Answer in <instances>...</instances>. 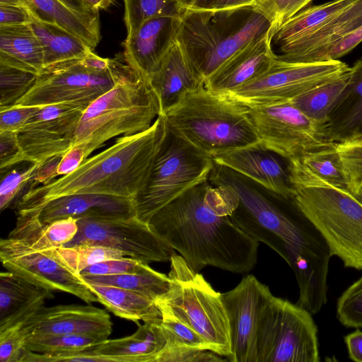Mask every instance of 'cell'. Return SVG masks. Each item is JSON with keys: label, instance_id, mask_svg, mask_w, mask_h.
I'll return each instance as SVG.
<instances>
[{"label": "cell", "instance_id": "obj_1", "mask_svg": "<svg viewBox=\"0 0 362 362\" xmlns=\"http://www.w3.org/2000/svg\"><path fill=\"white\" fill-rule=\"evenodd\" d=\"M213 185L231 189L230 216L244 232L277 252L293 269L299 287L296 303L316 314L327 301L332 256L325 239L291 198L274 192L229 168L214 163Z\"/></svg>", "mask_w": 362, "mask_h": 362}, {"label": "cell", "instance_id": "obj_2", "mask_svg": "<svg viewBox=\"0 0 362 362\" xmlns=\"http://www.w3.org/2000/svg\"><path fill=\"white\" fill-rule=\"evenodd\" d=\"M230 211L229 187L208 180L167 204L148 223L195 272L211 266L245 274L257 262L259 242L233 222Z\"/></svg>", "mask_w": 362, "mask_h": 362}, {"label": "cell", "instance_id": "obj_3", "mask_svg": "<svg viewBox=\"0 0 362 362\" xmlns=\"http://www.w3.org/2000/svg\"><path fill=\"white\" fill-rule=\"evenodd\" d=\"M166 130L160 115L147 130L119 136L107 148L88 157L71 173L47 185L29 188L17 202V211L75 194L134 199L148 177Z\"/></svg>", "mask_w": 362, "mask_h": 362}, {"label": "cell", "instance_id": "obj_4", "mask_svg": "<svg viewBox=\"0 0 362 362\" xmlns=\"http://www.w3.org/2000/svg\"><path fill=\"white\" fill-rule=\"evenodd\" d=\"M162 115L168 129L211 157L260 143L248 105L205 86L188 93Z\"/></svg>", "mask_w": 362, "mask_h": 362}, {"label": "cell", "instance_id": "obj_5", "mask_svg": "<svg viewBox=\"0 0 362 362\" xmlns=\"http://www.w3.org/2000/svg\"><path fill=\"white\" fill-rule=\"evenodd\" d=\"M160 115L149 79L129 66L122 56L114 86L83 111L74 146H81L88 158L112 138L147 130Z\"/></svg>", "mask_w": 362, "mask_h": 362}, {"label": "cell", "instance_id": "obj_6", "mask_svg": "<svg viewBox=\"0 0 362 362\" xmlns=\"http://www.w3.org/2000/svg\"><path fill=\"white\" fill-rule=\"evenodd\" d=\"M271 30V23L253 6L191 10L180 13L176 37L205 83L233 56Z\"/></svg>", "mask_w": 362, "mask_h": 362}, {"label": "cell", "instance_id": "obj_7", "mask_svg": "<svg viewBox=\"0 0 362 362\" xmlns=\"http://www.w3.org/2000/svg\"><path fill=\"white\" fill-rule=\"evenodd\" d=\"M170 263L169 290L156 301L160 312L192 328L208 342L211 351L227 359L232 352L231 341L221 293L216 291L180 255L174 252Z\"/></svg>", "mask_w": 362, "mask_h": 362}, {"label": "cell", "instance_id": "obj_8", "mask_svg": "<svg viewBox=\"0 0 362 362\" xmlns=\"http://www.w3.org/2000/svg\"><path fill=\"white\" fill-rule=\"evenodd\" d=\"M291 199L311 221L344 266L362 270V204L347 189L292 185Z\"/></svg>", "mask_w": 362, "mask_h": 362}, {"label": "cell", "instance_id": "obj_9", "mask_svg": "<svg viewBox=\"0 0 362 362\" xmlns=\"http://www.w3.org/2000/svg\"><path fill=\"white\" fill-rule=\"evenodd\" d=\"M214 165L211 156L167 128L148 177L134 199L135 216L148 223L167 204L208 180Z\"/></svg>", "mask_w": 362, "mask_h": 362}, {"label": "cell", "instance_id": "obj_10", "mask_svg": "<svg viewBox=\"0 0 362 362\" xmlns=\"http://www.w3.org/2000/svg\"><path fill=\"white\" fill-rule=\"evenodd\" d=\"M317 327L312 314L272 296L257 327V362H319Z\"/></svg>", "mask_w": 362, "mask_h": 362}, {"label": "cell", "instance_id": "obj_11", "mask_svg": "<svg viewBox=\"0 0 362 362\" xmlns=\"http://www.w3.org/2000/svg\"><path fill=\"white\" fill-rule=\"evenodd\" d=\"M247 105L260 144L288 160L334 143L327 124L311 119L291 100Z\"/></svg>", "mask_w": 362, "mask_h": 362}, {"label": "cell", "instance_id": "obj_12", "mask_svg": "<svg viewBox=\"0 0 362 362\" xmlns=\"http://www.w3.org/2000/svg\"><path fill=\"white\" fill-rule=\"evenodd\" d=\"M0 259L6 270L37 286L71 293L88 304L98 302L81 276L64 262L55 247L33 238L8 235L0 241Z\"/></svg>", "mask_w": 362, "mask_h": 362}, {"label": "cell", "instance_id": "obj_13", "mask_svg": "<svg viewBox=\"0 0 362 362\" xmlns=\"http://www.w3.org/2000/svg\"><path fill=\"white\" fill-rule=\"evenodd\" d=\"M120 57L112 59L107 69H96L82 59L45 70L30 90L14 105L42 107L70 104L86 108L115 84Z\"/></svg>", "mask_w": 362, "mask_h": 362}, {"label": "cell", "instance_id": "obj_14", "mask_svg": "<svg viewBox=\"0 0 362 362\" xmlns=\"http://www.w3.org/2000/svg\"><path fill=\"white\" fill-rule=\"evenodd\" d=\"M76 220L78 232L64 247L104 246L147 264L170 262L175 252L148 223L141 221L136 216L83 217Z\"/></svg>", "mask_w": 362, "mask_h": 362}, {"label": "cell", "instance_id": "obj_15", "mask_svg": "<svg viewBox=\"0 0 362 362\" xmlns=\"http://www.w3.org/2000/svg\"><path fill=\"white\" fill-rule=\"evenodd\" d=\"M349 69L339 59L291 62L276 58L265 73L227 94L246 105L291 100Z\"/></svg>", "mask_w": 362, "mask_h": 362}, {"label": "cell", "instance_id": "obj_16", "mask_svg": "<svg viewBox=\"0 0 362 362\" xmlns=\"http://www.w3.org/2000/svg\"><path fill=\"white\" fill-rule=\"evenodd\" d=\"M86 108L58 104L40 107L17 134L23 162L42 163L74 146Z\"/></svg>", "mask_w": 362, "mask_h": 362}, {"label": "cell", "instance_id": "obj_17", "mask_svg": "<svg viewBox=\"0 0 362 362\" xmlns=\"http://www.w3.org/2000/svg\"><path fill=\"white\" fill-rule=\"evenodd\" d=\"M254 275L245 276L232 290L221 293L230 333V362H257V334L261 311L272 296Z\"/></svg>", "mask_w": 362, "mask_h": 362}, {"label": "cell", "instance_id": "obj_18", "mask_svg": "<svg viewBox=\"0 0 362 362\" xmlns=\"http://www.w3.org/2000/svg\"><path fill=\"white\" fill-rule=\"evenodd\" d=\"M180 21V13L153 16L127 33L123 42L126 63L150 79L175 39Z\"/></svg>", "mask_w": 362, "mask_h": 362}, {"label": "cell", "instance_id": "obj_19", "mask_svg": "<svg viewBox=\"0 0 362 362\" xmlns=\"http://www.w3.org/2000/svg\"><path fill=\"white\" fill-rule=\"evenodd\" d=\"M21 329L25 336L77 334L108 339L112 330V323L106 311L91 305L43 306L23 325Z\"/></svg>", "mask_w": 362, "mask_h": 362}, {"label": "cell", "instance_id": "obj_20", "mask_svg": "<svg viewBox=\"0 0 362 362\" xmlns=\"http://www.w3.org/2000/svg\"><path fill=\"white\" fill-rule=\"evenodd\" d=\"M215 163L226 166L265 188L291 198L288 160L260 143L212 156Z\"/></svg>", "mask_w": 362, "mask_h": 362}, {"label": "cell", "instance_id": "obj_21", "mask_svg": "<svg viewBox=\"0 0 362 362\" xmlns=\"http://www.w3.org/2000/svg\"><path fill=\"white\" fill-rule=\"evenodd\" d=\"M23 214L37 219L42 226L69 217H131L135 216L134 199L98 194L63 196L40 206L23 210Z\"/></svg>", "mask_w": 362, "mask_h": 362}, {"label": "cell", "instance_id": "obj_22", "mask_svg": "<svg viewBox=\"0 0 362 362\" xmlns=\"http://www.w3.org/2000/svg\"><path fill=\"white\" fill-rule=\"evenodd\" d=\"M276 58L269 33L233 56L206 80L204 86L214 92L230 93L265 73Z\"/></svg>", "mask_w": 362, "mask_h": 362}, {"label": "cell", "instance_id": "obj_23", "mask_svg": "<svg viewBox=\"0 0 362 362\" xmlns=\"http://www.w3.org/2000/svg\"><path fill=\"white\" fill-rule=\"evenodd\" d=\"M362 26V0H357L306 35L278 47L277 59L312 62L314 57L342 36Z\"/></svg>", "mask_w": 362, "mask_h": 362}, {"label": "cell", "instance_id": "obj_24", "mask_svg": "<svg viewBox=\"0 0 362 362\" xmlns=\"http://www.w3.org/2000/svg\"><path fill=\"white\" fill-rule=\"evenodd\" d=\"M149 81L158 98L161 115L178 103L188 93L204 86L177 37Z\"/></svg>", "mask_w": 362, "mask_h": 362}, {"label": "cell", "instance_id": "obj_25", "mask_svg": "<svg viewBox=\"0 0 362 362\" xmlns=\"http://www.w3.org/2000/svg\"><path fill=\"white\" fill-rule=\"evenodd\" d=\"M52 291L10 272L0 274V332L23 325L39 312Z\"/></svg>", "mask_w": 362, "mask_h": 362}, {"label": "cell", "instance_id": "obj_26", "mask_svg": "<svg viewBox=\"0 0 362 362\" xmlns=\"http://www.w3.org/2000/svg\"><path fill=\"white\" fill-rule=\"evenodd\" d=\"M161 319L139 324L132 335L115 339H106L93 352L108 356L113 362H156L166 344L160 325Z\"/></svg>", "mask_w": 362, "mask_h": 362}, {"label": "cell", "instance_id": "obj_27", "mask_svg": "<svg viewBox=\"0 0 362 362\" xmlns=\"http://www.w3.org/2000/svg\"><path fill=\"white\" fill-rule=\"evenodd\" d=\"M327 127L334 143L362 136V58L350 67L348 82L329 113Z\"/></svg>", "mask_w": 362, "mask_h": 362}, {"label": "cell", "instance_id": "obj_28", "mask_svg": "<svg viewBox=\"0 0 362 362\" xmlns=\"http://www.w3.org/2000/svg\"><path fill=\"white\" fill-rule=\"evenodd\" d=\"M288 170L291 185H329L349 190L336 143L288 160Z\"/></svg>", "mask_w": 362, "mask_h": 362}, {"label": "cell", "instance_id": "obj_29", "mask_svg": "<svg viewBox=\"0 0 362 362\" xmlns=\"http://www.w3.org/2000/svg\"><path fill=\"white\" fill-rule=\"evenodd\" d=\"M34 19L57 25L82 40L92 50L101 40L99 18L79 14L59 0H21Z\"/></svg>", "mask_w": 362, "mask_h": 362}, {"label": "cell", "instance_id": "obj_30", "mask_svg": "<svg viewBox=\"0 0 362 362\" xmlns=\"http://www.w3.org/2000/svg\"><path fill=\"white\" fill-rule=\"evenodd\" d=\"M0 64L37 76L43 72L42 49L30 24L0 26Z\"/></svg>", "mask_w": 362, "mask_h": 362}, {"label": "cell", "instance_id": "obj_31", "mask_svg": "<svg viewBox=\"0 0 362 362\" xmlns=\"http://www.w3.org/2000/svg\"><path fill=\"white\" fill-rule=\"evenodd\" d=\"M98 302L116 316L138 322L161 319V312L156 301L134 291L92 282H87Z\"/></svg>", "mask_w": 362, "mask_h": 362}, {"label": "cell", "instance_id": "obj_32", "mask_svg": "<svg viewBox=\"0 0 362 362\" xmlns=\"http://www.w3.org/2000/svg\"><path fill=\"white\" fill-rule=\"evenodd\" d=\"M30 25L42 49L44 71L82 59L93 51L82 40L57 25L33 18Z\"/></svg>", "mask_w": 362, "mask_h": 362}, {"label": "cell", "instance_id": "obj_33", "mask_svg": "<svg viewBox=\"0 0 362 362\" xmlns=\"http://www.w3.org/2000/svg\"><path fill=\"white\" fill-rule=\"evenodd\" d=\"M357 0H332L308 6L284 22L271 34L272 45L277 47L295 40L343 11Z\"/></svg>", "mask_w": 362, "mask_h": 362}, {"label": "cell", "instance_id": "obj_34", "mask_svg": "<svg viewBox=\"0 0 362 362\" xmlns=\"http://www.w3.org/2000/svg\"><path fill=\"white\" fill-rule=\"evenodd\" d=\"M349 71L296 97L292 103L311 119L327 124L329 113L346 86Z\"/></svg>", "mask_w": 362, "mask_h": 362}, {"label": "cell", "instance_id": "obj_35", "mask_svg": "<svg viewBox=\"0 0 362 362\" xmlns=\"http://www.w3.org/2000/svg\"><path fill=\"white\" fill-rule=\"evenodd\" d=\"M85 281L125 288L146 296L155 301L166 294L170 288L168 276L151 267L132 274L92 276L81 277Z\"/></svg>", "mask_w": 362, "mask_h": 362}, {"label": "cell", "instance_id": "obj_36", "mask_svg": "<svg viewBox=\"0 0 362 362\" xmlns=\"http://www.w3.org/2000/svg\"><path fill=\"white\" fill-rule=\"evenodd\" d=\"M106 339L105 337L92 334H27L25 347L35 353L62 355L93 349Z\"/></svg>", "mask_w": 362, "mask_h": 362}, {"label": "cell", "instance_id": "obj_37", "mask_svg": "<svg viewBox=\"0 0 362 362\" xmlns=\"http://www.w3.org/2000/svg\"><path fill=\"white\" fill-rule=\"evenodd\" d=\"M40 163L24 162L23 166L11 168L1 171L0 209L1 211L9 208L23 194L24 189L33 184V178Z\"/></svg>", "mask_w": 362, "mask_h": 362}, {"label": "cell", "instance_id": "obj_38", "mask_svg": "<svg viewBox=\"0 0 362 362\" xmlns=\"http://www.w3.org/2000/svg\"><path fill=\"white\" fill-rule=\"evenodd\" d=\"M57 249L64 262L78 275L96 263L126 257L119 251L100 245L62 246Z\"/></svg>", "mask_w": 362, "mask_h": 362}, {"label": "cell", "instance_id": "obj_39", "mask_svg": "<svg viewBox=\"0 0 362 362\" xmlns=\"http://www.w3.org/2000/svg\"><path fill=\"white\" fill-rule=\"evenodd\" d=\"M38 76L0 64V107L13 105L33 87Z\"/></svg>", "mask_w": 362, "mask_h": 362}, {"label": "cell", "instance_id": "obj_40", "mask_svg": "<svg viewBox=\"0 0 362 362\" xmlns=\"http://www.w3.org/2000/svg\"><path fill=\"white\" fill-rule=\"evenodd\" d=\"M124 4L127 33L151 17L180 13L175 0H124Z\"/></svg>", "mask_w": 362, "mask_h": 362}, {"label": "cell", "instance_id": "obj_41", "mask_svg": "<svg viewBox=\"0 0 362 362\" xmlns=\"http://www.w3.org/2000/svg\"><path fill=\"white\" fill-rule=\"evenodd\" d=\"M348 189L355 193L362 188V136L336 143Z\"/></svg>", "mask_w": 362, "mask_h": 362}, {"label": "cell", "instance_id": "obj_42", "mask_svg": "<svg viewBox=\"0 0 362 362\" xmlns=\"http://www.w3.org/2000/svg\"><path fill=\"white\" fill-rule=\"evenodd\" d=\"M161 315L160 325L167 344L210 350L208 342L192 328L166 313L161 312Z\"/></svg>", "mask_w": 362, "mask_h": 362}, {"label": "cell", "instance_id": "obj_43", "mask_svg": "<svg viewBox=\"0 0 362 362\" xmlns=\"http://www.w3.org/2000/svg\"><path fill=\"white\" fill-rule=\"evenodd\" d=\"M25 221L34 228L50 246L59 247L69 243L78 232L77 220L69 217L42 226L37 219L24 217Z\"/></svg>", "mask_w": 362, "mask_h": 362}, {"label": "cell", "instance_id": "obj_44", "mask_svg": "<svg viewBox=\"0 0 362 362\" xmlns=\"http://www.w3.org/2000/svg\"><path fill=\"white\" fill-rule=\"evenodd\" d=\"M337 316L346 327H362V276L339 298Z\"/></svg>", "mask_w": 362, "mask_h": 362}, {"label": "cell", "instance_id": "obj_45", "mask_svg": "<svg viewBox=\"0 0 362 362\" xmlns=\"http://www.w3.org/2000/svg\"><path fill=\"white\" fill-rule=\"evenodd\" d=\"M313 0H255L254 8L271 23L272 33L284 22L308 6Z\"/></svg>", "mask_w": 362, "mask_h": 362}, {"label": "cell", "instance_id": "obj_46", "mask_svg": "<svg viewBox=\"0 0 362 362\" xmlns=\"http://www.w3.org/2000/svg\"><path fill=\"white\" fill-rule=\"evenodd\" d=\"M148 264L132 257L110 259L91 265L81 272V277L139 273L148 269Z\"/></svg>", "mask_w": 362, "mask_h": 362}, {"label": "cell", "instance_id": "obj_47", "mask_svg": "<svg viewBox=\"0 0 362 362\" xmlns=\"http://www.w3.org/2000/svg\"><path fill=\"white\" fill-rule=\"evenodd\" d=\"M222 356L206 349L165 344L156 362H223Z\"/></svg>", "mask_w": 362, "mask_h": 362}, {"label": "cell", "instance_id": "obj_48", "mask_svg": "<svg viewBox=\"0 0 362 362\" xmlns=\"http://www.w3.org/2000/svg\"><path fill=\"white\" fill-rule=\"evenodd\" d=\"M40 107L11 105L0 107V132L18 134Z\"/></svg>", "mask_w": 362, "mask_h": 362}, {"label": "cell", "instance_id": "obj_49", "mask_svg": "<svg viewBox=\"0 0 362 362\" xmlns=\"http://www.w3.org/2000/svg\"><path fill=\"white\" fill-rule=\"evenodd\" d=\"M19 325L0 332V361L18 362L25 348V334Z\"/></svg>", "mask_w": 362, "mask_h": 362}, {"label": "cell", "instance_id": "obj_50", "mask_svg": "<svg viewBox=\"0 0 362 362\" xmlns=\"http://www.w3.org/2000/svg\"><path fill=\"white\" fill-rule=\"evenodd\" d=\"M362 42V26L339 38L317 54L313 62H322L339 58L349 53Z\"/></svg>", "mask_w": 362, "mask_h": 362}, {"label": "cell", "instance_id": "obj_51", "mask_svg": "<svg viewBox=\"0 0 362 362\" xmlns=\"http://www.w3.org/2000/svg\"><path fill=\"white\" fill-rule=\"evenodd\" d=\"M23 163L18 143L17 134L0 132V169H9Z\"/></svg>", "mask_w": 362, "mask_h": 362}, {"label": "cell", "instance_id": "obj_52", "mask_svg": "<svg viewBox=\"0 0 362 362\" xmlns=\"http://www.w3.org/2000/svg\"><path fill=\"white\" fill-rule=\"evenodd\" d=\"M33 16L23 6L0 5V26L30 24Z\"/></svg>", "mask_w": 362, "mask_h": 362}, {"label": "cell", "instance_id": "obj_53", "mask_svg": "<svg viewBox=\"0 0 362 362\" xmlns=\"http://www.w3.org/2000/svg\"><path fill=\"white\" fill-rule=\"evenodd\" d=\"M86 158L84 148L80 145L74 146L62 156L57 167V176H63L75 170Z\"/></svg>", "mask_w": 362, "mask_h": 362}, {"label": "cell", "instance_id": "obj_54", "mask_svg": "<svg viewBox=\"0 0 362 362\" xmlns=\"http://www.w3.org/2000/svg\"><path fill=\"white\" fill-rule=\"evenodd\" d=\"M62 156H54L40 163L30 187H33L34 184L47 185L54 180V178L57 177V170Z\"/></svg>", "mask_w": 362, "mask_h": 362}, {"label": "cell", "instance_id": "obj_55", "mask_svg": "<svg viewBox=\"0 0 362 362\" xmlns=\"http://www.w3.org/2000/svg\"><path fill=\"white\" fill-rule=\"evenodd\" d=\"M349 358L356 362H362V331L357 329L344 337Z\"/></svg>", "mask_w": 362, "mask_h": 362}, {"label": "cell", "instance_id": "obj_56", "mask_svg": "<svg viewBox=\"0 0 362 362\" xmlns=\"http://www.w3.org/2000/svg\"><path fill=\"white\" fill-rule=\"evenodd\" d=\"M255 0H213L204 8L209 11H225L254 6Z\"/></svg>", "mask_w": 362, "mask_h": 362}, {"label": "cell", "instance_id": "obj_57", "mask_svg": "<svg viewBox=\"0 0 362 362\" xmlns=\"http://www.w3.org/2000/svg\"><path fill=\"white\" fill-rule=\"evenodd\" d=\"M69 9L88 17L99 18V11L88 6L83 0H59Z\"/></svg>", "mask_w": 362, "mask_h": 362}, {"label": "cell", "instance_id": "obj_58", "mask_svg": "<svg viewBox=\"0 0 362 362\" xmlns=\"http://www.w3.org/2000/svg\"><path fill=\"white\" fill-rule=\"evenodd\" d=\"M213 0H175L180 13L185 11L201 10L206 8Z\"/></svg>", "mask_w": 362, "mask_h": 362}, {"label": "cell", "instance_id": "obj_59", "mask_svg": "<svg viewBox=\"0 0 362 362\" xmlns=\"http://www.w3.org/2000/svg\"><path fill=\"white\" fill-rule=\"evenodd\" d=\"M88 6L93 9L99 11L105 10L113 4L115 0H83Z\"/></svg>", "mask_w": 362, "mask_h": 362}, {"label": "cell", "instance_id": "obj_60", "mask_svg": "<svg viewBox=\"0 0 362 362\" xmlns=\"http://www.w3.org/2000/svg\"><path fill=\"white\" fill-rule=\"evenodd\" d=\"M0 5L23 6L21 0H0Z\"/></svg>", "mask_w": 362, "mask_h": 362}, {"label": "cell", "instance_id": "obj_61", "mask_svg": "<svg viewBox=\"0 0 362 362\" xmlns=\"http://www.w3.org/2000/svg\"><path fill=\"white\" fill-rule=\"evenodd\" d=\"M351 194L362 204V188H361L358 192Z\"/></svg>", "mask_w": 362, "mask_h": 362}]
</instances>
